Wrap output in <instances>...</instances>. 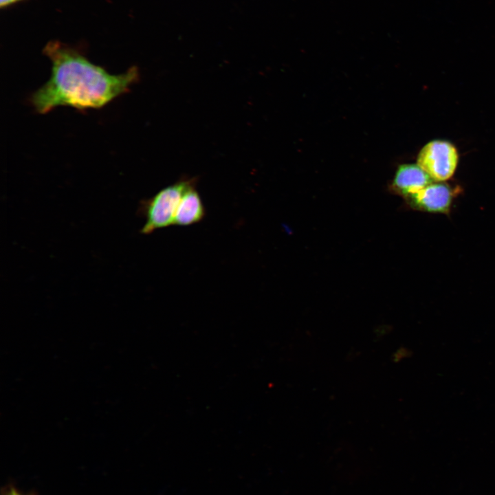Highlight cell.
<instances>
[{"instance_id": "4", "label": "cell", "mask_w": 495, "mask_h": 495, "mask_svg": "<svg viewBox=\"0 0 495 495\" xmlns=\"http://www.w3.org/2000/svg\"><path fill=\"white\" fill-rule=\"evenodd\" d=\"M461 191L459 186L433 181L406 199L408 205L414 210L449 215L454 200Z\"/></svg>"}, {"instance_id": "2", "label": "cell", "mask_w": 495, "mask_h": 495, "mask_svg": "<svg viewBox=\"0 0 495 495\" xmlns=\"http://www.w3.org/2000/svg\"><path fill=\"white\" fill-rule=\"evenodd\" d=\"M194 182L193 179H181L162 188L152 197L141 200L138 214L145 219V223L140 232L149 234L158 229L173 226L182 197Z\"/></svg>"}, {"instance_id": "7", "label": "cell", "mask_w": 495, "mask_h": 495, "mask_svg": "<svg viewBox=\"0 0 495 495\" xmlns=\"http://www.w3.org/2000/svg\"><path fill=\"white\" fill-rule=\"evenodd\" d=\"M23 0H0V7L1 8H7Z\"/></svg>"}, {"instance_id": "6", "label": "cell", "mask_w": 495, "mask_h": 495, "mask_svg": "<svg viewBox=\"0 0 495 495\" xmlns=\"http://www.w3.org/2000/svg\"><path fill=\"white\" fill-rule=\"evenodd\" d=\"M195 182L183 194L175 215L173 226H188L202 221L206 216V208L196 190Z\"/></svg>"}, {"instance_id": "1", "label": "cell", "mask_w": 495, "mask_h": 495, "mask_svg": "<svg viewBox=\"0 0 495 495\" xmlns=\"http://www.w3.org/2000/svg\"><path fill=\"white\" fill-rule=\"evenodd\" d=\"M43 53L51 60V75L30 98L39 113L58 106L79 110L101 108L128 92L139 78L135 67L122 74H111L78 50L58 41H49Z\"/></svg>"}, {"instance_id": "8", "label": "cell", "mask_w": 495, "mask_h": 495, "mask_svg": "<svg viewBox=\"0 0 495 495\" xmlns=\"http://www.w3.org/2000/svg\"><path fill=\"white\" fill-rule=\"evenodd\" d=\"M6 495H21L17 491H16L14 489H10L8 492L6 494Z\"/></svg>"}, {"instance_id": "5", "label": "cell", "mask_w": 495, "mask_h": 495, "mask_svg": "<svg viewBox=\"0 0 495 495\" xmlns=\"http://www.w3.org/2000/svg\"><path fill=\"white\" fill-rule=\"evenodd\" d=\"M432 182L433 180L417 164H402L396 171L391 188L406 199Z\"/></svg>"}, {"instance_id": "3", "label": "cell", "mask_w": 495, "mask_h": 495, "mask_svg": "<svg viewBox=\"0 0 495 495\" xmlns=\"http://www.w3.org/2000/svg\"><path fill=\"white\" fill-rule=\"evenodd\" d=\"M459 162L456 148L443 140H434L420 150L417 164L434 182H446L454 175Z\"/></svg>"}]
</instances>
